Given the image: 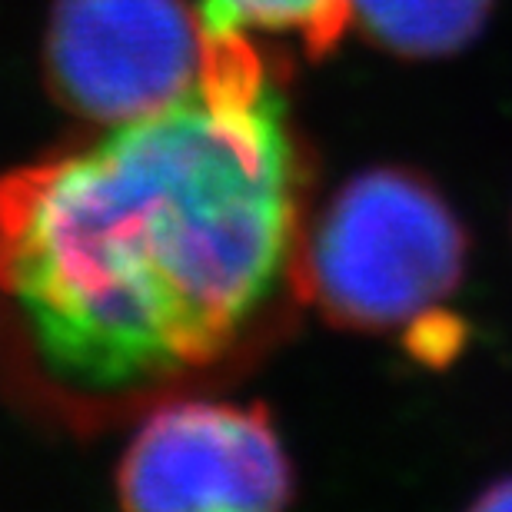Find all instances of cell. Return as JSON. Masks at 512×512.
<instances>
[{"label": "cell", "instance_id": "cell-6", "mask_svg": "<svg viewBox=\"0 0 512 512\" xmlns=\"http://www.w3.org/2000/svg\"><path fill=\"white\" fill-rule=\"evenodd\" d=\"M213 27L296 37L306 54H326L350 24L346 0H200Z\"/></svg>", "mask_w": 512, "mask_h": 512}, {"label": "cell", "instance_id": "cell-7", "mask_svg": "<svg viewBox=\"0 0 512 512\" xmlns=\"http://www.w3.org/2000/svg\"><path fill=\"white\" fill-rule=\"evenodd\" d=\"M473 506L476 509H512V476L509 479H499V483L489 486Z\"/></svg>", "mask_w": 512, "mask_h": 512}, {"label": "cell", "instance_id": "cell-2", "mask_svg": "<svg viewBox=\"0 0 512 512\" xmlns=\"http://www.w3.org/2000/svg\"><path fill=\"white\" fill-rule=\"evenodd\" d=\"M466 247L456 210L426 177L363 170L306 230L300 290L343 330L399 333L419 360H446L466 336L446 306L463 283Z\"/></svg>", "mask_w": 512, "mask_h": 512}, {"label": "cell", "instance_id": "cell-4", "mask_svg": "<svg viewBox=\"0 0 512 512\" xmlns=\"http://www.w3.org/2000/svg\"><path fill=\"white\" fill-rule=\"evenodd\" d=\"M270 409L187 399L147 416L117 466V496L150 512H260L293 499Z\"/></svg>", "mask_w": 512, "mask_h": 512}, {"label": "cell", "instance_id": "cell-3", "mask_svg": "<svg viewBox=\"0 0 512 512\" xmlns=\"http://www.w3.org/2000/svg\"><path fill=\"white\" fill-rule=\"evenodd\" d=\"M223 30L200 0H54L50 94L100 127L163 114L200 90Z\"/></svg>", "mask_w": 512, "mask_h": 512}, {"label": "cell", "instance_id": "cell-5", "mask_svg": "<svg viewBox=\"0 0 512 512\" xmlns=\"http://www.w3.org/2000/svg\"><path fill=\"white\" fill-rule=\"evenodd\" d=\"M350 24L396 57L433 60L473 44L496 0H346Z\"/></svg>", "mask_w": 512, "mask_h": 512}, {"label": "cell", "instance_id": "cell-1", "mask_svg": "<svg viewBox=\"0 0 512 512\" xmlns=\"http://www.w3.org/2000/svg\"><path fill=\"white\" fill-rule=\"evenodd\" d=\"M306 163L247 30L200 90L0 177V300L84 396L207 370L300 290Z\"/></svg>", "mask_w": 512, "mask_h": 512}]
</instances>
